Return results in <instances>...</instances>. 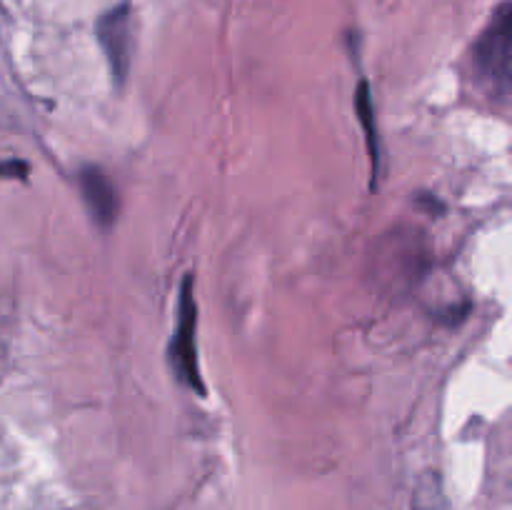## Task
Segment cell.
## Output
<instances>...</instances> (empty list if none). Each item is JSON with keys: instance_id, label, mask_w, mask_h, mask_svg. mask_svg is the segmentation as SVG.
<instances>
[{"instance_id": "cell-1", "label": "cell", "mask_w": 512, "mask_h": 510, "mask_svg": "<svg viewBox=\"0 0 512 510\" xmlns=\"http://www.w3.org/2000/svg\"><path fill=\"white\" fill-rule=\"evenodd\" d=\"M473 80L495 105H508L512 90V8L498 5L470 53Z\"/></svg>"}, {"instance_id": "cell-2", "label": "cell", "mask_w": 512, "mask_h": 510, "mask_svg": "<svg viewBox=\"0 0 512 510\" xmlns=\"http://www.w3.org/2000/svg\"><path fill=\"white\" fill-rule=\"evenodd\" d=\"M170 365L188 388L205 393L198 368V303H195V280L185 275L178 300V325L170 343Z\"/></svg>"}, {"instance_id": "cell-3", "label": "cell", "mask_w": 512, "mask_h": 510, "mask_svg": "<svg viewBox=\"0 0 512 510\" xmlns=\"http://www.w3.org/2000/svg\"><path fill=\"white\" fill-rule=\"evenodd\" d=\"M100 50L108 63L110 78L115 85H123L130 73V55H133V15H130V5H115L108 13L100 15L98 28Z\"/></svg>"}, {"instance_id": "cell-4", "label": "cell", "mask_w": 512, "mask_h": 510, "mask_svg": "<svg viewBox=\"0 0 512 510\" xmlns=\"http://www.w3.org/2000/svg\"><path fill=\"white\" fill-rule=\"evenodd\" d=\"M78 183L80 198H83L93 223H98L100 228L115 225L120 213V198L113 180L108 178V173L103 168H98V165H85L78 173Z\"/></svg>"}, {"instance_id": "cell-5", "label": "cell", "mask_w": 512, "mask_h": 510, "mask_svg": "<svg viewBox=\"0 0 512 510\" xmlns=\"http://www.w3.org/2000/svg\"><path fill=\"white\" fill-rule=\"evenodd\" d=\"M355 110H358L360 125H363V133H365V143H368L370 173H373V185H375V178H378L380 173V138H378V120H375L373 95H370L368 83L358 85V93H355Z\"/></svg>"}, {"instance_id": "cell-6", "label": "cell", "mask_w": 512, "mask_h": 510, "mask_svg": "<svg viewBox=\"0 0 512 510\" xmlns=\"http://www.w3.org/2000/svg\"><path fill=\"white\" fill-rule=\"evenodd\" d=\"M413 510H450L448 498H445L443 483H440L438 473L420 475L418 485L413 490V500H410Z\"/></svg>"}, {"instance_id": "cell-7", "label": "cell", "mask_w": 512, "mask_h": 510, "mask_svg": "<svg viewBox=\"0 0 512 510\" xmlns=\"http://www.w3.org/2000/svg\"><path fill=\"white\" fill-rule=\"evenodd\" d=\"M0 178L25 180L28 178V163H23V160H3V163H0Z\"/></svg>"}]
</instances>
